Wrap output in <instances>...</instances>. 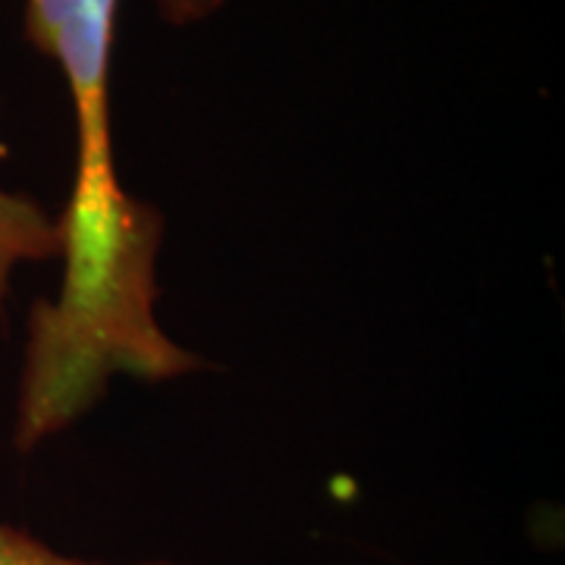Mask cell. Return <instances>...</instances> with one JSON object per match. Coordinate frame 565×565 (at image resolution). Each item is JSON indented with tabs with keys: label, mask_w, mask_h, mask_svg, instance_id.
I'll list each match as a JSON object with an SVG mask.
<instances>
[{
	"label": "cell",
	"mask_w": 565,
	"mask_h": 565,
	"mask_svg": "<svg viewBox=\"0 0 565 565\" xmlns=\"http://www.w3.org/2000/svg\"><path fill=\"white\" fill-rule=\"evenodd\" d=\"M154 3L170 25H192V22H202L211 13H217L226 0H154Z\"/></svg>",
	"instance_id": "cell-4"
},
{
	"label": "cell",
	"mask_w": 565,
	"mask_h": 565,
	"mask_svg": "<svg viewBox=\"0 0 565 565\" xmlns=\"http://www.w3.org/2000/svg\"><path fill=\"white\" fill-rule=\"evenodd\" d=\"M61 258V226L35 199L0 185V308L22 264Z\"/></svg>",
	"instance_id": "cell-2"
},
{
	"label": "cell",
	"mask_w": 565,
	"mask_h": 565,
	"mask_svg": "<svg viewBox=\"0 0 565 565\" xmlns=\"http://www.w3.org/2000/svg\"><path fill=\"white\" fill-rule=\"evenodd\" d=\"M0 565H195L177 563V559H141V563H98V559H82L66 556L61 550L47 546L35 534L22 527L0 522Z\"/></svg>",
	"instance_id": "cell-3"
},
{
	"label": "cell",
	"mask_w": 565,
	"mask_h": 565,
	"mask_svg": "<svg viewBox=\"0 0 565 565\" xmlns=\"http://www.w3.org/2000/svg\"><path fill=\"white\" fill-rule=\"evenodd\" d=\"M120 0H25V39L61 66L73 117L76 163L114 161L110 51Z\"/></svg>",
	"instance_id": "cell-1"
}]
</instances>
